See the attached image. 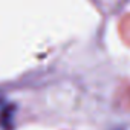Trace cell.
Returning <instances> with one entry per match:
<instances>
[{
    "instance_id": "obj_1",
    "label": "cell",
    "mask_w": 130,
    "mask_h": 130,
    "mask_svg": "<svg viewBox=\"0 0 130 130\" xmlns=\"http://www.w3.org/2000/svg\"><path fill=\"white\" fill-rule=\"evenodd\" d=\"M14 116H15V107L6 106L0 112V127L3 130H12L14 128Z\"/></svg>"
}]
</instances>
